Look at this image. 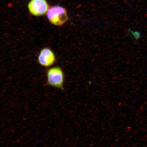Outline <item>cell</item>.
Returning <instances> with one entry per match:
<instances>
[{
  "label": "cell",
  "instance_id": "6da1fadb",
  "mask_svg": "<svg viewBox=\"0 0 147 147\" xmlns=\"http://www.w3.org/2000/svg\"><path fill=\"white\" fill-rule=\"evenodd\" d=\"M47 14L49 22L57 26L64 24L69 19L65 9L60 5L51 7Z\"/></svg>",
  "mask_w": 147,
  "mask_h": 147
},
{
  "label": "cell",
  "instance_id": "7a4b0ae2",
  "mask_svg": "<svg viewBox=\"0 0 147 147\" xmlns=\"http://www.w3.org/2000/svg\"><path fill=\"white\" fill-rule=\"evenodd\" d=\"M47 74L48 85L63 90L64 74L61 69L58 67L51 68Z\"/></svg>",
  "mask_w": 147,
  "mask_h": 147
},
{
  "label": "cell",
  "instance_id": "277c9868",
  "mask_svg": "<svg viewBox=\"0 0 147 147\" xmlns=\"http://www.w3.org/2000/svg\"><path fill=\"white\" fill-rule=\"evenodd\" d=\"M38 63L41 65L49 67L56 61V57L54 52L50 49L45 47L40 51L38 59Z\"/></svg>",
  "mask_w": 147,
  "mask_h": 147
},
{
  "label": "cell",
  "instance_id": "5b68a950",
  "mask_svg": "<svg viewBox=\"0 0 147 147\" xmlns=\"http://www.w3.org/2000/svg\"><path fill=\"white\" fill-rule=\"evenodd\" d=\"M128 32L130 34H131L132 36H133L134 39L135 40V41H137L140 38L141 34L140 32L138 31H134L131 30H129Z\"/></svg>",
  "mask_w": 147,
  "mask_h": 147
},
{
  "label": "cell",
  "instance_id": "3957f363",
  "mask_svg": "<svg viewBox=\"0 0 147 147\" xmlns=\"http://www.w3.org/2000/svg\"><path fill=\"white\" fill-rule=\"evenodd\" d=\"M28 7L30 14L36 16L45 15L49 9L47 0H31Z\"/></svg>",
  "mask_w": 147,
  "mask_h": 147
}]
</instances>
